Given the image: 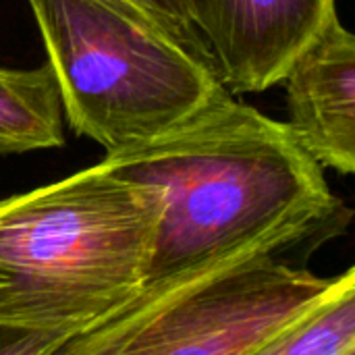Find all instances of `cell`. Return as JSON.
Returning <instances> with one entry per match:
<instances>
[{
  "label": "cell",
  "instance_id": "6",
  "mask_svg": "<svg viewBox=\"0 0 355 355\" xmlns=\"http://www.w3.org/2000/svg\"><path fill=\"white\" fill-rule=\"evenodd\" d=\"M289 125L324 166L355 177V33L339 15L285 75Z\"/></svg>",
  "mask_w": 355,
  "mask_h": 355
},
{
  "label": "cell",
  "instance_id": "8",
  "mask_svg": "<svg viewBox=\"0 0 355 355\" xmlns=\"http://www.w3.org/2000/svg\"><path fill=\"white\" fill-rule=\"evenodd\" d=\"M262 355H355V264L331 279Z\"/></svg>",
  "mask_w": 355,
  "mask_h": 355
},
{
  "label": "cell",
  "instance_id": "1",
  "mask_svg": "<svg viewBox=\"0 0 355 355\" xmlns=\"http://www.w3.org/2000/svg\"><path fill=\"white\" fill-rule=\"evenodd\" d=\"M104 164L162 202L141 289L279 254L341 212L291 125L231 92L150 141L106 154Z\"/></svg>",
  "mask_w": 355,
  "mask_h": 355
},
{
  "label": "cell",
  "instance_id": "5",
  "mask_svg": "<svg viewBox=\"0 0 355 355\" xmlns=\"http://www.w3.org/2000/svg\"><path fill=\"white\" fill-rule=\"evenodd\" d=\"M335 17V0H193L196 25L225 83L243 94L281 83Z\"/></svg>",
  "mask_w": 355,
  "mask_h": 355
},
{
  "label": "cell",
  "instance_id": "9",
  "mask_svg": "<svg viewBox=\"0 0 355 355\" xmlns=\"http://www.w3.org/2000/svg\"><path fill=\"white\" fill-rule=\"evenodd\" d=\"M131 2L139 4L141 8L150 10L152 15H156L158 19H162L171 27H175L189 42H193V44H198L202 48L210 50L206 37L202 35L200 27L196 25V19H193V0H131Z\"/></svg>",
  "mask_w": 355,
  "mask_h": 355
},
{
  "label": "cell",
  "instance_id": "2",
  "mask_svg": "<svg viewBox=\"0 0 355 355\" xmlns=\"http://www.w3.org/2000/svg\"><path fill=\"white\" fill-rule=\"evenodd\" d=\"M162 202L108 164L0 202V333L58 354L144 287Z\"/></svg>",
  "mask_w": 355,
  "mask_h": 355
},
{
  "label": "cell",
  "instance_id": "3",
  "mask_svg": "<svg viewBox=\"0 0 355 355\" xmlns=\"http://www.w3.org/2000/svg\"><path fill=\"white\" fill-rule=\"evenodd\" d=\"M69 127L106 154L146 144L231 92L210 50L131 0H27Z\"/></svg>",
  "mask_w": 355,
  "mask_h": 355
},
{
  "label": "cell",
  "instance_id": "4",
  "mask_svg": "<svg viewBox=\"0 0 355 355\" xmlns=\"http://www.w3.org/2000/svg\"><path fill=\"white\" fill-rule=\"evenodd\" d=\"M331 279L277 254L250 256L183 281L141 289L64 355H262Z\"/></svg>",
  "mask_w": 355,
  "mask_h": 355
},
{
  "label": "cell",
  "instance_id": "7",
  "mask_svg": "<svg viewBox=\"0 0 355 355\" xmlns=\"http://www.w3.org/2000/svg\"><path fill=\"white\" fill-rule=\"evenodd\" d=\"M64 108L50 62L40 69L0 67V156L64 144Z\"/></svg>",
  "mask_w": 355,
  "mask_h": 355
},
{
  "label": "cell",
  "instance_id": "10",
  "mask_svg": "<svg viewBox=\"0 0 355 355\" xmlns=\"http://www.w3.org/2000/svg\"><path fill=\"white\" fill-rule=\"evenodd\" d=\"M0 354H23V343L15 337L0 333Z\"/></svg>",
  "mask_w": 355,
  "mask_h": 355
}]
</instances>
